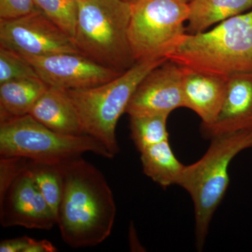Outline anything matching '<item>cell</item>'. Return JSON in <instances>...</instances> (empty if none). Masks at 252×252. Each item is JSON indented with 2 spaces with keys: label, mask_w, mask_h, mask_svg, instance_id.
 <instances>
[{
  "label": "cell",
  "mask_w": 252,
  "mask_h": 252,
  "mask_svg": "<svg viewBox=\"0 0 252 252\" xmlns=\"http://www.w3.org/2000/svg\"><path fill=\"white\" fill-rule=\"evenodd\" d=\"M63 195L57 215L63 242L73 248H89L112 233L117 207L103 174L79 157L61 164Z\"/></svg>",
  "instance_id": "cell-1"
},
{
  "label": "cell",
  "mask_w": 252,
  "mask_h": 252,
  "mask_svg": "<svg viewBox=\"0 0 252 252\" xmlns=\"http://www.w3.org/2000/svg\"><path fill=\"white\" fill-rule=\"evenodd\" d=\"M166 59L225 80L252 72V9L203 32L186 33Z\"/></svg>",
  "instance_id": "cell-2"
},
{
  "label": "cell",
  "mask_w": 252,
  "mask_h": 252,
  "mask_svg": "<svg viewBox=\"0 0 252 252\" xmlns=\"http://www.w3.org/2000/svg\"><path fill=\"white\" fill-rule=\"evenodd\" d=\"M203 157L186 165L178 185L191 197L195 215V245L203 250L214 214L229 185L228 167L245 149H252V132L240 131L211 139Z\"/></svg>",
  "instance_id": "cell-3"
},
{
  "label": "cell",
  "mask_w": 252,
  "mask_h": 252,
  "mask_svg": "<svg viewBox=\"0 0 252 252\" xmlns=\"http://www.w3.org/2000/svg\"><path fill=\"white\" fill-rule=\"evenodd\" d=\"M73 42L79 54L124 73L135 64L129 41L131 4L124 0H79Z\"/></svg>",
  "instance_id": "cell-4"
},
{
  "label": "cell",
  "mask_w": 252,
  "mask_h": 252,
  "mask_svg": "<svg viewBox=\"0 0 252 252\" xmlns=\"http://www.w3.org/2000/svg\"><path fill=\"white\" fill-rule=\"evenodd\" d=\"M167 59L136 63L119 77L101 85L66 90L77 109L84 134L94 137L115 157L120 152L116 135L118 121L136 88Z\"/></svg>",
  "instance_id": "cell-5"
},
{
  "label": "cell",
  "mask_w": 252,
  "mask_h": 252,
  "mask_svg": "<svg viewBox=\"0 0 252 252\" xmlns=\"http://www.w3.org/2000/svg\"><path fill=\"white\" fill-rule=\"evenodd\" d=\"M87 152L106 158L114 157L94 137L59 133L29 114L0 122L1 158H23L35 162L61 164Z\"/></svg>",
  "instance_id": "cell-6"
},
{
  "label": "cell",
  "mask_w": 252,
  "mask_h": 252,
  "mask_svg": "<svg viewBox=\"0 0 252 252\" xmlns=\"http://www.w3.org/2000/svg\"><path fill=\"white\" fill-rule=\"evenodd\" d=\"M189 0H140L131 5L128 38L136 63L166 59L187 33Z\"/></svg>",
  "instance_id": "cell-7"
},
{
  "label": "cell",
  "mask_w": 252,
  "mask_h": 252,
  "mask_svg": "<svg viewBox=\"0 0 252 252\" xmlns=\"http://www.w3.org/2000/svg\"><path fill=\"white\" fill-rule=\"evenodd\" d=\"M0 223L4 228L46 230L56 224V217L36 187L27 158L0 159Z\"/></svg>",
  "instance_id": "cell-8"
},
{
  "label": "cell",
  "mask_w": 252,
  "mask_h": 252,
  "mask_svg": "<svg viewBox=\"0 0 252 252\" xmlns=\"http://www.w3.org/2000/svg\"><path fill=\"white\" fill-rule=\"evenodd\" d=\"M0 46L23 56L79 54L72 38L41 11L15 19H0Z\"/></svg>",
  "instance_id": "cell-9"
},
{
  "label": "cell",
  "mask_w": 252,
  "mask_h": 252,
  "mask_svg": "<svg viewBox=\"0 0 252 252\" xmlns=\"http://www.w3.org/2000/svg\"><path fill=\"white\" fill-rule=\"evenodd\" d=\"M23 57L31 63L39 77L48 86L64 90L94 87L123 74L101 65L80 54L63 53L39 57Z\"/></svg>",
  "instance_id": "cell-10"
},
{
  "label": "cell",
  "mask_w": 252,
  "mask_h": 252,
  "mask_svg": "<svg viewBox=\"0 0 252 252\" xmlns=\"http://www.w3.org/2000/svg\"><path fill=\"white\" fill-rule=\"evenodd\" d=\"M185 107L182 69L167 60L152 69L136 88L126 113L131 116L170 115Z\"/></svg>",
  "instance_id": "cell-11"
},
{
  "label": "cell",
  "mask_w": 252,
  "mask_h": 252,
  "mask_svg": "<svg viewBox=\"0 0 252 252\" xmlns=\"http://www.w3.org/2000/svg\"><path fill=\"white\" fill-rule=\"evenodd\" d=\"M240 131L252 132V72L228 79L224 101L216 120L201 126L207 140Z\"/></svg>",
  "instance_id": "cell-12"
},
{
  "label": "cell",
  "mask_w": 252,
  "mask_h": 252,
  "mask_svg": "<svg viewBox=\"0 0 252 252\" xmlns=\"http://www.w3.org/2000/svg\"><path fill=\"white\" fill-rule=\"evenodd\" d=\"M181 67L185 107L200 118L201 126L210 125L216 120L223 105L228 80Z\"/></svg>",
  "instance_id": "cell-13"
},
{
  "label": "cell",
  "mask_w": 252,
  "mask_h": 252,
  "mask_svg": "<svg viewBox=\"0 0 252 252\" xmlns=\"http://www.w3.org/2000/svg\"><path fill=\"white\" fill-rule=\"evenodd\" d=\"M28 114L59 133L85 135L77 109L64 89L48 86Z\"/></svg>",
  "instance_id": "cell-14"
},
{
  "label": "cell",
  "mask_w": 252,
  "mask_h": 252,
  "mask_svg": "<svg viewBox=\"0 0 252 252\" xmlns=\"http://www.w3.org/2000/svg\"><path fill=\"white\" fill-rule=\"evenodd\" d=\"M252 9V0H190L187 34L208 31L215 25Z\"/></svg>",
  "instance_id": "cell-15"
},
{
  "label": "cell",
  "mask_w": 252,
  "mask_h": 252,
  "mask_svg": "<svg viewBox=\"0 0 252 252\" xmlns=\"http://www.w3.org/2000/svg\"><path fill=\"white\" fill-rule=\"evenodd\" d=\"M48 86L39 77L0 84V122L27 115Z\"/></svg>",
  "instance_id": "cell-16"
},
{
  "label": "cell",
  "mask_w": 252,
  "mask_h": 252,
  "mask_svg": "<svg viewBox=\"0 0 252 252\" xmlns=\"http://www.w3.org/2000/svg\"><path fill=\"white\" fill-rule=\"evenodd\" d=\"M144 173L163 188L178 185L186 165L172 152L168 140L154 144L140 152Z\"/></svg>",
  "instance_id": "cell-17"
},
{
  "label": "cell",
  "mask_w": 252,
  "mask_h": 252,
  "mask_svg": "<svg viewBox=\"0 0 252 252\" xmlns=\"http://www.w3.org/2000/svg\"><path fill=\"white\" fill-rule=\"evenodd\" d=\"M29 167L36 187L56 217L63 195L61 164L44 163L29 160Z\"/></svg>",
  "instance_id": "cell-18"
},
{
  "label": "cell",
  "mask_w": 252,
  "mask_h": 252,
  "mask_svg": "<svg viewBox=\"0 0 252 252\" xmlns=\"http://www.w3.org/2000/svg\"><path fill=\"white\" fill-rule=\"evenodd\" d=\"M167 115L131 116V138L139 152L168 140Z\"/></svg>",
  "instance_id": "cell-19"
},
{
  "label": "cell",
  "mask_w": 252,
  "mask_h": 252,
  "mask_svg": "<svg viewBox=\"0 0 252 252\" xmlns=\"http://www.w3.org/2000/svg\"><path fill=\"white\" fill-rule=\"evenodd\" d=\"M38 8L68 35L73 37L77 24V0H35Z\"/></svg>",
  "instance_id": "cell-20"
},
{
  "label": "cell",
  "mask_w": 252,
  "mask_h": 252,
  "mask_svg": "<svg viewBox=\"0 0 252 252\" xmlns=\"http://www.w3.org/2000/svg\"><path fill=\"white\" fill-rule=\"evenodd\" d=\"M39 77L27 60L16 51L0 46V84Z\"/></svg>",
  "instance_id": "cell-21"
},
{
  "label": "cell",
  "mask_w": 252,
  "mask_h": 252,
  "mask_svg": "<svg viewBox=\"0 0 252 252\" xmlns=\"http://www.w3.org/2000/svg\"><path fill=\"white\" fill-rule=\"evenodd\" d=\"M39 11L35 0H0V19H15Z\"/></svg>",
  "instance_id": "cell-22"
},
{
  "label": "cell",
  "mask_w": 252,
  "mask_h": 252,
  "mask_svg": "<svg viewBox=\"0 0 252 252\" xmlns=\"http://www.w3.org/2000/svg\"><path fill=\"white\" fill-rule=\"evenodd\" d=\"M34 239L28 236L4 240L0 243L1 252H26Z\"/></svg>",
  "instance_id": "cell-23"
},
{
  "label": "cell",
  "mask_w": 252,
  "mask_h": 252,
  "mask_svg": "<svg viewBox=\"0 0 252 252\" xmlns=\"http://www.w3.org/2000/svg\"><path fill=\"white\" fill-rule=\"evenodd\" d=\"M58 249L46 240H33L26 252H56Z\"/></svg>",
  "instance_id": "cell-24"
},
{
  "label": "cell",
  "mask_w": 252,
  "mask_h": 252,
  "mask_svg": "<svg viewBox=\"0 0 252 252\" xmlns=\"http://www.w3.org/2000/svg\"><path fill=\"white\" fill-rule=\"evenodd\" d=\"M124 1L132 5L135 4V3H137V1H140V0H124Z\"/></svg>",
  "instance_id": "cell-25"
},
{
  "label": "cell",
  "mask_w": 252,
  "mask_h": 252,
  "mask_svg": "<svg viewBox=\"0 0 252 252\" xmlns=\"http://www.w3.org/2000/svg\"><path fill=\"white\" fill-rule=\"evenodd\" d=\"M77 1H79V0H77Z\"/></svg>",
  "instance_id": "cell-26"
},
{
  "label": "cell",
  "mask_w": 252,
  "mask_h": 252,
  "mask_svg": "<svg viewBox=\"0 0 252 252\" xmlns=\"http://www.w3.org/2000/svg\"><path fill=\"white\" fill-rule=\"evenodd\" d=\"M189 1H190V0H189Z\"/></svg>",
  "instance_id": "cell-27"
}]
</instances>
